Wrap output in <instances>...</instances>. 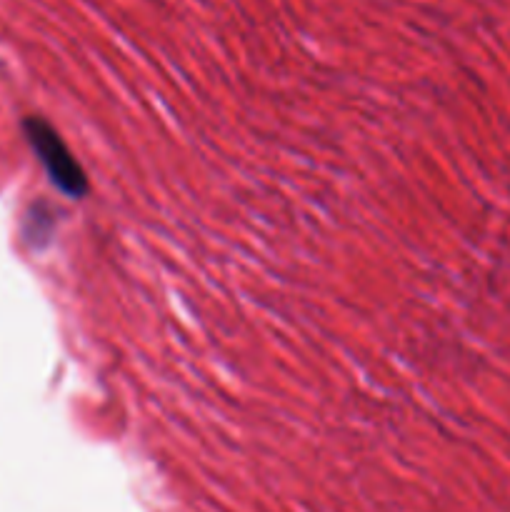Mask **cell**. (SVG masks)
I'll return each instance as SVG.
<instances>
[{"label": "cell", "mask_w": 510, "mask_h": 512, "mask_svg": "<svg viewBox=\"0 0 510 512\" xmlns=\"http://www.w3.org/2000/svg\"><path fill=\"white\" fill-rule=\"evenodd\" d=\"M30 130H33V133H30L33 145L38 148L40 158H43L45 168H48L55 185H58L60 190H65L68 195L83 193V173H80L78 163L70 158L68 150L63 148V143L40 123H30Z\"/></svg>", "instance_id": "obj_1"}]
</instances>
